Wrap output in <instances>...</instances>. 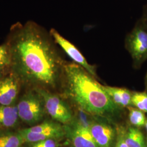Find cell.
Masks as SVG:
<instances>
[{"label":"cell","instance_id":"44dd1931","mask_svg":"<svg viewBox=\"0 0 147 147\" xmlns=\"http://www.w3.org/2000/svg\"><path fill=\"white\" fill-rule=\"evenodd\" d=\"M144 84H145V88H146L145 90L147 91V73L144 78Z\"/></svg>","mask_w":147,"mask_h":147},{"label":"cell","instance_id":"52a82bcc","mask_svg":"<svg viewBox=\"0 0 147 147\" xmlns=\"http://www.w3.org/2000/svg\"><path fill=\"white\" fill-rule=\"evenodd\" d=\"M89 130L99 147H115L118 129L112 123L111 120L95 116Z\"/></svg>","mask_w":147,"mask_h":147},{"label":"cell","instance_id":"6da1fadb","mask_svg":"<svg viewBox=\"0 0 147 147\" xmlns=\"http://www.w3.org/2000/svg\"><path fill=\"white\" fill-rule=\"evenodd\" d=\"M8 45L10 66L16 77L52 88L63 78L66 62L50 34L37 24L29 22L19 28Z\"/></svg>","mask_w":147,"mask_h":147},{"label":"cell","instance_id":"ac0fdd59","mask_svg":"<svg viewBox=\"0 0 147 147\" xmlns=\"http://www.w3.org/2000/svg\"><path fill=\"white\" fill-rule=\"evenodd\" d=\"M61 140L48 139L39 142L32 143L31 147H58Z\"/></svg>","mask_w":147,"mask_h":147},{"label":"cell","instance_id":"2e32d148","mask_svg":"<svg viewBox=\"0 0 147 147\" xmlns=\"http://www.w3.org/2000/svg\"><path fill=\"white\" fill-rule=\"evenodd\" d=\"M132 106L147 113V91L132 92Z\"/></svg>","mask_w":147,"mask_h":147},{"label":"cell","instance_id":"7a4b0ae2","mask_svg":"<svg viewBox=\"0 0 147 147\" xmlns=\"http://www.w3.org/2000/svg\"><path fill=\"white\" fill-rule=\"evenodd\" d=\"M63 79L65 94L75 107L111 121L119 115L121 109L112 101L102 85L78 64L65 63Z\"/></svg>","mask_w":147,"mask_h":147},{"label":"cell","instance_id":"277c9868","mask_svg":"<svg viewBox=\"0 0 147 147\" xmlns=\"http://www.w3.org/2000/svg\"><path fill=\"white\" fill-rule=\"evenodd\" d=\"M36 90L42 98L45 110L53 119L63 125L73 121V112L70 107L61 97L47 89L38 88Z\"/></svg>","mask_w":147,"mask_h":147},{"label":"cell","instance_id":"d6986e66","mask_svg":"<svg viewBox=\"0 0 147 147\" xmlns=\"http://www.w3.org/2000/svg\"><path fill=\"white\" fill-rule=\"evenodd\" d=\"M125 130L121 128L118 129V136L116 141V145L115 147H129L126 144L124 138Z\"/></svg>","mask_w":147,"mask_h":147},{"label":"cell","instance_id":"9c48e42d","mask_svg":"<svg viewBox=\"0 0 147 147\" xmlns=\"http://www.w3.org/2000/svg\"><path fill=\"white\" fill-rule=\"evenodd\" d=\"M63 126L65 136L73 147H99L89 129L82 126L74 119L70 123Z\"/></svg>","mask_w":147,"mask_h":147},{"label":"cell","instance_id":"8fae6325","mask_svg":"<svg viewBox=\"0 0 147 147\" xmlns=\"http://www.w3.org/2000/svg\"><path fill=\"white\" fill-rule=\"evenodd\" d=\"M102 87L112 101L121 109L131 106L132 92L129 89L103 85Z\"/></svg>","mask_w":147,"mask_h":147},{"label":"cell","instance_id":"ba28073f","mask_svg":"<svg viewBox=\"0 0 147 147\" xmlns=\"http://www.w3.org/2000/svg\"><path fill=\"white\" fill-rule=\"evenodd\" d=\"M50 34L53 37L54 42L60 46L63 51L73 61V62L84 68L95 78L96 79L98 78L96 67L90 64L77 47L53 28L50 30Z\"/></svg>","mask_w":147,"mask_h":147},{"label":"cell","instance_id":"e0dca14e","mask_svg":"<svg viewBox=\"0 0 147 147\" xmlns=\"http://www.w3.org/2000/svg\"><path fill=\"white\" fill-rule=\"evenodd\" d=\"M11 65V55L8 44L0 46V70Z\"/></svg>","mask_w":147,"mask_h":147},{"label":"cell","instance_id":"603a6c76","mask_svg":"<svg viewBox=\"0 0 147 147\" xmlns=\"http://www.w3.org/2000/svg\"><path fill=\"white\" fill-rule=\"evenodd\" d=\"M2 76V73H1V70H0V78H1Z\"/></svg>","mask_w":147,"mask_h":147},{"label":"cell","instance_id":"4fadbf2b","mask_svg":"<svg viewBox=\"0 0 147 147\" xmlns=\"http://www.w3.org/2000/svg\"><path fill=\"white\" fill-rule=\"evenodd\" d=\"M124 138L129 147H147L143 134L135 127L125 130Z\"/></svg>","mask_w":147,"mask_h":147},{"label":"cell","instance_id":"7c38bea8","mask_svg":"<svg viewBox=\"0 0 147 147\" xmlns=\"http://www.w3.org/2000/svg\"><path fill=\"white\" fill-rule=\"evenodd\" d=\"M19 118L17 106L0 105V126L13 127L16 124Z\"/></svg>","mask_w":147,"mask_h":147},{"label":"cell","instance_id":"3957f363","mask_svg":"<svg viewBox=\"0 0 147 147\" xmlns=\"http://www.w3.org/2000/svg\"><path fill=\"white\" fill-rule=\"evenodd\" d=\"M125 47L131 57L134 68H141L147 60V27L140 19L126 35Z\"/></svg>","mask_w":147,"mask_h":147},{"label":"cell","instance_id":"5bb4252c","mask_svg":"<svg viewBox=\"0 0 147 147\" xmlns=\"http://www.w3.org/2000/svg\"><path fill=\"white\" fill-rule=\"evenodd\" d=\"M25 142L24 138L19 133L0 136V147H20Z\"/></svg>","mask_w":147,"mask_h":147},{"label":"cell","instance_id":"30bf717a","mask_svg":"<svg viewBox=\"0 0 147 147\" xmlns=\"http://www.w3.org/2000/svg\"><path fill=\"white\" fill-rule=\"evenodd\" d=\"M18 92L19 84L16 77L11 76L0 80V105H13Z\"/></svg>","mask_w":147,"mask_h":147},{"label":"cell","instance_id":"5b68a950","mask_svg":"<svg viewBox=\"0 0 147 147\" xmlns=\"http://www.w3.org/2000/svg\"><path fill=\"white\" fill-rule=\"evenodd\" d=\"M17 107L19 118L28 124H34L40 121L45 110L42 98L37 91L36 93L30 92L24 95Z\"/></svg>","mask_w":147,"mask_h":147},{"label":"cell","instance_id":"9a60e30c","mask_svg":"<svg viewBox=\"0 0 147 147\" xmlns=\"http://www.w3.org/2000/svg\"><path fill=\"white\" fill-rule=\"evenodd\" d=\"M127 109L129 112V119L132 125L137 127H140L145 125L146 121L144 113L134 106H129Z\"/></svg>","mask_w":147,"mask_h":147},{"label":"cell","instance_id":"8992f818","mask_svg":"<svg viewBox=\"0 0 147 147\" xmlns=\"http://www.w3.org/2000/svg\"><path fill=\"white\" fill-rule=\"evenodd\" d=\"M19 133L25 142L34 143L48 139L61 140L65 136L64 126L58 122L47 121L21 130Z\"/></svg>","mask_w":147,"mask_h":147},{"label":"cell","instance_id":"7402d4cb","mask_svg":"<svg viewBox=\"0 0 147 147\" xmlns=\"http://www.w3.org/2000/svg\"><path fill=\"white\" fill-rule=\"evenodd\" d=\"M145 126H146V129H147V120H146V123H145Z\"/></svg>","mask_w":147,"mask_h":147},{"label":"cell","instance_id":"ffe728a7","mask_svg":"<svg viewBox=\"0 0 147 147\" xmlns=\"http://www.w3.org/2000/svg\"><path fill=\"white\" fill-rule=\"evenodd\" d=\"M140 20L147 27V3L146 5H144L142 16L141 17Z\"/></svg>","mask_w":147,"mask_h":147}]
</instances>
